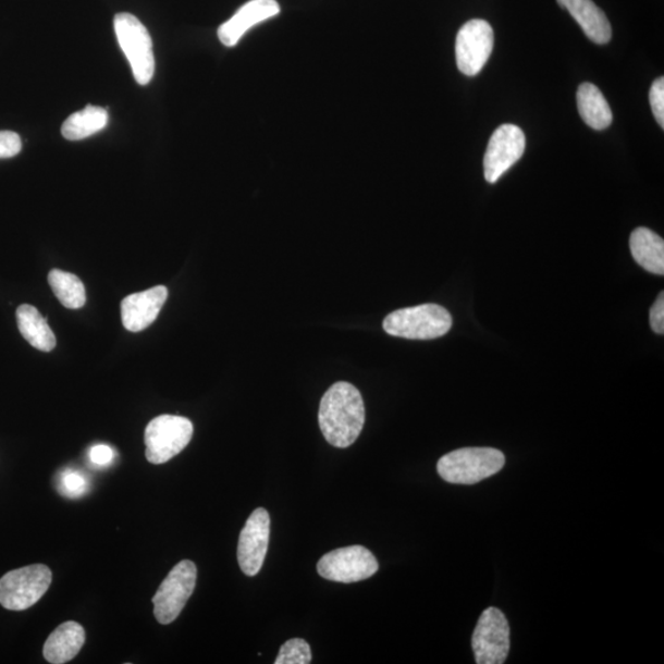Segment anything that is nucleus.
<instances>
[{
  "label": "nucleus",
  "mask_w": 664,
  "mask_h": 664,
  "mask_svg": "<svg viewBox=\"0 0 664 664\" xmlns=\"http://www.w3.org/2000/svg\"><path fill=\"white\" fill-rule=\"evenodd\" d=\"M365 420L364 398L355 385L339 382L322 396L319 426L325 440L334 447L353 445L364 430Z\"/></svg>",
  "instance_id": "1"
},
{
  "label": "nucleus",
  "mask_w": 664,
  "mask_h": 664,
  "mask_svg": "<svg viewBox=\"0 0 664 664\" xmlns=\"http://www.w3.org/2000/svg\"><path fill=\"white\" fill-rule=\"evenodd\" d=\"M505 463L504 453L495 448H462L443 455L438 471L447 482L472 485L495 476L505 467Z\"/></svg>",
  "instance_id": "2"
},
{
  "label": "nucleus",
  "mask_w": 664,
  "mask_h": 664,
  "mask_svg": "<svg viewBox=\"0 0 664 664\" xmlns=\"http://www.w3.org/2000/svg\"><path fill=\"white\" fill-rule=\"evenodd\" d=\"M451 312L438 305L398 309L383 322L386 334L409 340H433L452 329Z\"/></svg>",
  "instance_id": "3"
},
{
  "label": "nucleus",
  "mask_w": 664,
  "mask_h": 664,
  "mask_svg": "<svg viewBox=\"0 0 664 664\" xmlns=\"http://www.w3.org/2000/svg\"><path fill=\"white\" fill-rule=\"evenodd\" d=\"M52 571L42 564L9 571L0 578V604L8 611L32 608L49 591Z\"/></svg>",
  "instance_id": "4"
},
{
  "label": "nucleus",
  "mask_w": 664,
  "mask_h": 664,
  "mask_svg": "<svg viewBox=\"0 0 664 664\" xmlns=\"http://www.w3.org/2000/svg\"><path fill=\"white\" fill-rule=\"evenodd\" d=\"M115 32L119 44L131 64L133 75L140 85H147L155 77L156 60L153 41L135 15L120 13L115 16Z\"/></svg>",
  "instance_id": "5"
},
{
  "label": "nucleus",
  "mask_w": 664,
  "mask_h": 664,
  "mask_svg": "<svg viewBox=\"0 0 664 664\" xmlns=\"http://www.w3.org/2000/svg\"><path fill=\"white\" fill-rule=\"evenodd\" d=\"M194 425L183 416L161 415L146 429V457L151 464H164L182 453L193 440Z\"/></svg>",
  "instance_id": "6"
},
{
  "label": "nucleus",
  "mask_w": 664,
  "mask_h": 664,
  "mask_svg": "<svg viewBox=\"0 0 664 664\" xmlns=\"http://www.w3.org/2000/svg\"><path fill=\"white\" fill-rule=\"evenodd\" d=\"M196 580L197 568L189 560H183L169 573L151 600L160 624L168 625L176 620L195 591Z\"/></svg>",
  "instance_id": "7"
},
{
  "label": "nucleus",
  "mask_w": 664,
  "mask_h": 664,
  "mask_svg": "<svg viewBox=\"0 0 664 664\" xmlns=\"http://www.w3.org/2000/svg\"><path fill=\"white\" fill-rule=\"evenodd\" d=\"M379 564L372 552L362 545L332 550L320 558L318 573L329 581L353 583L377 574Z\"/></svg>",
  "instance_id": "8"
},
{
  "label": "nucleus",
  "mask_w": 664,
  "mask_h": 664,
  "mask_svg": "<svg viewBox=\"0 0 664 664\" xmlns=\"http://www.w3.org/2000/svg\"><path fill=\"white\" fill-rule=\"evenodd\" d=\"M471 648L478 664L505 663L511 648V630L506 615L497 608L483 612L474 630Z\"/></svg>",
  "instance_id": "9"
},
{
  "label": "nucleus",
  "mask_w": 664,
  "mask_h": 664,
  "mask_svg": "<svg viewBox=\"0 0 664 664\" xmlns=\"http://www.w3.org/2000/svg\"><path fill=\"white\" fill-rule=\"evenodd\" d=\"M493 41V30L488 22L474 19L464 24L455 41V59L459 71L468 77H476L490 59Z\"/></svg>",
  "instance_id": "10"
},
{
  "label": "nucleus",
  "mask_w": 664,
  "mask_h": 664,
  "mask_svg": "<svg viewBox=\"0 0 664 664\" xmlns=\"http://www.w3.org/2000/svg\"><path fill=\"white\" fill-rule=\"evenodd\" d=\"M525 149L526 136L518 126L507 123L493 132L483 158L487 182L497 183L499 179L524 157Z\"/></svg>",
  "instance_id": "11"
},
{
  "label": "nucleus",
  "mask_w": 664,
  "mask_h": 664,
  "mask_svg": "<svg viewBox=\"0 0 664 664\" xmlns=\"http://www.w3.org/2000/svg\"><path fill=\"white\" fill-rule=\"evenodd\" d=\"M270 526L269 512L263 508L255 509L246 520L238 544V562L246 576H256L261 570L269 549Z\"/></svg>",
  "instance_id": "12"
},
{
  "label": "nucleus",
  "mask_w": 664,
  "mask_h": 664,
  "mask_svg": "<svg viewBox=\"0 0 664 664\" xmlns=\"http://www.w3.org/2000/svg\"><path fill=\"white\" fill-rule=\"evenodd\" d=\"M168 299V288L157 286L145 292L133 293L121 302L122 324L131 332L147 329L159 316Z\"/></svg>",
  "instance_id": "13"
},
{
  "label": "nucleus",
  "mask_w": 664,
  "mask_h": 664,
  "mask_svg": "<svg viewBox=\"0 0 664 664\" xmlns=\"http://www.w3.org/2000/svg\"><path fill=\"white\" fill-rule=\"evenodd\" d=\"M280 12L276 0H250L218 28V39L226 47H234L251 27L279 15Z\"/></svg>",
  "instance_id": "14"
},
{
  "label": "nucleus",
  "mask_w": 664,
  "mask_h": 664,
  "mask_svg": "<svg viewBox=\"0 0 664 664\" xmlns=\"http://www.w3.org/2000/svg\"><path fill=\"white\" fill-rule=\"evenodd\" d=\"M557 3L574 16L588 39L597 45H605L612 40L608 17L592 0H557Z\"/></svg>",
  "instance_id": "15"
},
{
  "label": "nucleus",
  "mask_w": 664,
  "mask_h": 664,
  "mask_svg": "<svg viewBox=\"0 0 664 664\" xmlns=\"http://www.w3.org/2000/svg\"><path fill=\"white\" fill-rule=\"evenodd\" d=\"M85 643V630L75 622L59 626L47 639L44 647L45 660L52 664H64L81 652Z\"/></svg>",
  "instance_id": "16"
},
{
  "label": "nucleus",
  "mask_w": 664,
  "mask_h": 664,
  "mask_svg": "<svg viewBox=\"0 0 664 664\" xmlns=\"http://www.w3.org/2000/svg\"><path fill=\"white\" fill-rule=\"evenodd\" d=\"M632 258L653 274H664V242L648 228H638L630 236Z\"/></svg>",
  "instance_id": "17"
},
{
  "label": "nucleus",
  "mask_w": 664,
  "mask_h": 664,
  "mask_svg": "<svg viewBox=\"0 0 664 664\" xmlns=\"http://www.w3.org/2000/svg\"><path fill=\"white\" fill-rule=\"evenodd\" d=\"M577 107L580 116L593 130L608 128L613 122V113L608 101L594 84L583 83L577 91Z\"/></svg>",
  "instance_id": "18"
},
{
  "label": "nucleus",
  "mask_w": 664,
  "mask_h": 664,
  "mask_svg": "<svg viewBox=\"0 0 664 664\" xmlns=\"http://www.w3.org/2000/svg\"><path fill=\"white\" fill-rule=\"evenodd\" d=\"M19 331L23 337L36 349L51 353L57 345L53 331L40 311L30 305H23L16 309Z\"/></svg>",
  "instance_id": "19"
},
{
  "label": "nucleus",
  "mask_w": 664,
  "mask_h": 664,
  "mask_svg": "<svg viewBox=\"0 0 664 664\" xmlns=\"http://www.w3.org/2000/svg\"><path fill=\"white\" fill-rule=\"evenodd\" d=\"M109 113L99 107H87L74 112L62 126V136L69 140L88 138L108 126Z\"/></svg>",
  "instance_id": "20"
},
{
  "label": "nucleus",
  "mask_w": 664,
  "mask_h": 664,
  "mask_svg": "<svg viewBox=\"0 0 664 664\" xmlns=\"http://www.w3.org/2000/svg\"><path fill=\"white\" fill-rule=\"evenodd\" d=\"M49 283L54 296L64 308L79 309L85 306L87 296H85L84 283L75 274L52 270L49 273Z\"/></svg>",
  "instance_id": "21"
},
{
  "label": "nucleus",
  "mask_w": 664,
  "mask_h": 664,
  "mask_svg": "<svg viewBox=\"0 0 664 664\" xmlns=\"http://www.w3.org/2000/svg\"><path fill=\"white\" fill-rule=\"evenodd\" d=\"M311 650L309 643L302 639H291L281 647L274 664H309Z\"/></svg>",
  "instance_id": "22"
},
{
  "label": "nucleus",
  "mask_w": 664,
  "mask_h": 664,
  "mask_svg": "<svg viewBox=\"0 0 664 664\" xmlns=\"http://www.w3.org/2000/svg\"><path fill=\"white\" fill-rule=\"evenodd\" d=\"M59 489L63 496L69 499H79L89 490V480L79 470L65 469L61 472Z\"/></svg>",
  "instance_id": "23"
},
{
  "label": "nucleus",
  "mask_w": 664,
  "mask_h": 664,
  "mask_svg": "<svg viewBox=\"0 0 664 664\" xmlns=\"http://www.w3.org/2000/svg\"><path fill=\"white\" fill-rule=\"evenodd\" d=\"M650 103L654 118L660 126L664 127V78L661 77L653 82L650 90Z\"/></svg>",
  "instance_id": "24"
},
{
  "label": "nucleus",
  "mask_w": 664,
  "mask_h": 664,
  "mask_svg": "<svg viewBox=\"0 0 664 664\" xmlns=\"http://www.w3.org/2000/svg\"><path fill=\"white\" fill-rule=\"evenodd\" d=\"M22 148V138L17 133L0 131V159L13 158L21 153Z\"/></svg>",
  "instance_id": "25"
},
{
  "label": "nucleus",
  "mask_w": 664,
  "mask_h": 664,
  "mask_svg": "<svg viewBox=\"0 0 664 664\" xmlns=\"http://www.w3.org/2000/svg\"><path fill=\"white\" fill-rule=\"evenodd\" d=\"M90 462L97 467L106 468L115 460L116 453L110 445L97 444L90 450L89 453Z\"/></svg>",
  "instance_id": "26"
},
{
  "label": "nucleus",
  "mask_w": 664,
  "mask_h": 664,
  "mask_svg": "<svg viewBox=\"0 0 664 664\" xmlns=\"http://www.w3.org/2000/svg\"><path fill=\"white\" fill-rule=\"evenodd\" d=\"M651 328L656 334L663 335L664 332V294L661 292L650 311Z\"/></svg>",
  "instance_id": "27"
}]
</instances>
